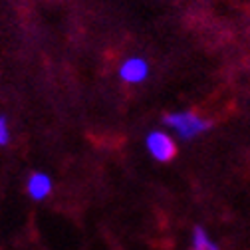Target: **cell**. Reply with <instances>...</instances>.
Listing matches in <instances>:
<instances>
[{"instance_id": "5", "label": "cell", "mask_w": 250, "mask_h": 250, "mask_svg": "<svg viewBox=\"0 0 250 250\" xmlns=\"http://www.w3.org/2000/svg\"><path fill=\"white\" fill-rule=\"evenodd\" d=\"M193 250H218V244H214L207 230L203 227H195L193 230Z\"/></svg>"}, {"instance_id": "4", "label": "cell", "mask_w": 250, "mask_h": 250, "mask_svg": "<svg viewBox=\"0 0 250 250\" xmlns=\"http://www.w3.org/2000/svg\"><path fill=\"white\" fill-rule=\"evenodd\" d=\"M26 191L34 201H44L52 193V179L46 173H32L26 183Z\"/></svg>"}, {"instance_id": "2", "label": "cell", "mask_w": 250, "mask_h": 250, "mask_svg": "<svg viewBox=\"0 0 250 250\" xmlns=\"http://www.w3.org/2000/svg\"><path fill=\"white\" fill-rule=\"evenodd\" d=\"M145 145H147V151H149L151 157L155 161H161V163L171 161L177 153L175 141L165 131H151L145 139Z\"/></svg>"}, {"instance_id": "6", "label": "cell", "mask_w": 250, "mask_h": 250, "mask_svg": "<svg viewBox=\"0 0 250 250\" xmlns=\"http://www.w3.org/2000/svg\"><path fill=\"white\" fill-rule=\"evenodd\" d=\"M8 141H10V129H8L6 117H0V145H6Z\"/></svg>"}, {"instance_id": "1", "label": "cell", "mask_w": 250, "mask_h": 250, "mask_svg": "<svg viewBox=\"0 0 250 250\" xmlns=\"http://www.w3.org/2000/svg\"><path fill=\"white\" fill-rule=\"evenodd\" d=\"M163 123L169 125L171 129L177 131L179 137L183 139H193L201 133H205L210 127V121L199 117L193 111H175V113H167L163 117Z\"/></svg>"}, {"instance_id": "3", "label": "cell", "mask_w": 250, "mask_h": 250, "mask_svg": "<svg viewBox=\"0 0 250 250\" xmlns=\"http://www.w3.org/2000/svg\"><path fill=\"white\" fill-rule=\"evenodd\" d=\"M119 78H121V82L129 83V85L143 83L149 78V62L141 56L125 58L119 66Z\"/></svg>"}]
</instances>
